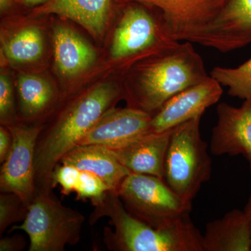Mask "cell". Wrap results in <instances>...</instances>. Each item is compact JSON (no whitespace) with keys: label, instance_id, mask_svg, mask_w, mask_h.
Instances as JSON below:
<instances>
[{"label":"cell","instance_id":"obj_26","mask_svg":"<svg viewBox=\"0 0 251 251\" xmlns=\"http://www.w3.org/2000/svg\"><path fill=\"white\" fill-rule=\"evenodd\" d=\"M26 244L25 239L21 234L3 237L0 240V251H21L24 250Z\"/></svg>","mask_w":251,"mask_h":251},{"label":"cell","instance_id":"obj_10","mask_svg":"<svg viewBox=\"0 0 251 251\" xmlns=\"http://www.w3.org/2000/svg\"><path fill=\"white\" fill-rule=\"evenodd\" d=\"M222 85L209 75L168 100L152 115L151 131H167L197 117L217 103L223 94Z\"/></svg>","mask_w":251,"mask_h":251},{"label":"cell","instance_id":"obj_1","mask_svg":"<svg viewBox=\"0 0 251 251\" xmlns=\"http://www.w3.org/2000/svg\"><path fill=\"white\" fill-rule=\"evenodd\" d=\"M209 75L193 43L177 41L135 66L126 87L128 107L153 115L172 97Z\"/></svg>","mask_w":251,"mask_h":251},{"label":"cell","instance_id":"obj_27","mask_svg":"<svg viewBox=\"0 0 251 251\" xmlns=\"http://www.w3.org/2000/svg\"><path fill=\"white\" fill-rule=\"evenodd\" d=\"M13 143L11 130L6 126L0 127V163L2 164L7 158Z\"/></svg>","mask_w":251,"mask_h":251},{"label":"cell","instance_id":"obj_19","mask_svg":"<svg viewBox=\"0 0 251 251\" xmlns=\"http://www.w3.org/2000/svg\"><path fill=\"white\" fill-rule=\"evenodd\" d=\"M17 88L20 110L25 120H33L42 115L54 101L55 97L52 86L38 75H20Z\"/></svg>","mask_w":251,"mask_h":251},{"label":"cell","instance_id":"obj_5","mask_svg":"<svg viewBox=\"0 0 251 251\" xmlns=\"http://www.w3.org/2000/svg\"><path fill=\"white\" fill-rule=\"evenodd\" d=\"M85 216L78 211L64 206L53 189L36 191L29 206L27 216L20 229L27 234L29 251H64L67 245L80 242Z\"/></svg>","mask_w":251,"mask_h":251},{"label":"cell","instance_id":"obj_29","mask_svg":"<svg viewBox=\"0 0 251 251\" xmlns=\"http://www.w3.org/2000/svg\"><path fill=\"white\" fill-rule=\"evenodd\" d=\"M49 0H22L23 4L27 6H34L36 5L44 4Z\"/></svg>","mask_w":251,"mask_h":251},{"label":"cell","instance_id":"obj_11","mask_svg":"<svg viewBox=\"0 0 251 251\" xmlns=\"http://www.w3.org/2000/svg\"><path fill=\"white\" fill-rule=\"evenodd\" d=\"M195 44L228 52L251 44V0H225L217 17Z\"/></svg>","mask_w":251,"mask_h":251},{"label":"cell","instance_id":"obj_25","mask_svg":"<svg viewBox=\"0 0 251 251\" xmlns=\"http://www.w3.org/2000/svg\"><path fill=\"white\" fill-rule=\"evenodd\" d=\"M14 98L12 86L7 75H0V119L1 125L9 126L15 122Z\"/></svg>","mask_w":251,"mask_h":251},{"label":"cell","instance_id":"obj_13","mask_svg":"<svg viewBox=\"0 0 251 251\" xmlns=\"http://www.w3.org/2000/svg\"><path fill=\"white\" fill-rule=\"evenodd\" d=\"M152 115L130 107L112 108L96 122L77 146L97 145L108 149L123 146L151 131Z\"/></svg>","mask_w":251,"mask_h":251},{"label":"cell","instance_id":"obj_20","mask_svg":"<svg viewBox=\"0 0 251 251\" xmlns=\"http://www.w3.org/2000/svg\"><path fill=\"white\" fill-rule=\"evenodd\" d=\"M44 38L40 29L27 27L18 31L3 46L8 59L13 62L25 63L38 60L44 52Z\"/></svg>","mask_w":251,"mask_h":251},{"label":"cell","instance_id":"obj_22","mask_svg":"<svg viewBox=\"0 0 251 251\" xmlns=\"http://www.w3.org/2000/svg\"><path fill=\"white\" fill-rule=\"evenodd\" d=\"M29 205L18 194L1 192L0 194V234L15 223L24 221Z\"/></svg>","mask_w":251,"mask_h":251},{"label":"cell","instance_id":"obj_17","mask_svg":"<svg viewBox=\"0 0 251 251\" xmlns=\"http://www.w3.org/2000/svg\"><path fill=\"white\" fill-rule=\"evenodd\" d=\"M110 9L111 0H49L34 13L56 14L72 20L99 37L105 30Z\"/></svg>","mask_w":251,"mask_h":251},{"label":"cell","instance_id":"obj_6","mask_svg":"<svg viewBox=\"0 0 251 251\" xmlns=\"http://www.w3.org/2000/svg\"><path fill=\"white\" fill-rule=\"evenodd\" d=\"M117 194L131 215L156 228L189 216L192 209V202L184 201L164 180L152 175L130 173Z\"/></svg>","mask_w":251,"mask_h":251},{"label":"cell","instance_id":"obj_23","mask_svg":"<svg viewBox=\"0 0 251 251\" xmlns=\"http://www.w3.org/2000/svg\"><path fill=\"white\" fill-rule=\"evenodd\" d=\"M111 188L101 178L88 171H81L76 191L77 200H90L92 205L101 202Z\"/></svg>","mask_w":251,"mask_h":251},{"label":"cell","instance_id":"obj_3","mask_svg":"<svg viewBox=\"0 0 251 251\" xmlns=\"http://www.w3.org/2000/svg\"><path fill=\"white\" fill-rule=\"evenodd\" d=\"M94 206L89 218L90 226L108 217L115 227V230L104 227L103 243L108 250L203 251L202 234L189 216L156 228L131 215L113 191H109L103 201Z\"/></svg>","mask_w":251,"mask_h":251},{"label":"cell","instance_id":"obj_14","mask_svg":"<svg viewBox=\"0 0 251 251\" xmlns=\"http://www.w3.org/2000/svg\"><path fill=\"white\" fill-rule=\"evenodd\" d=\"M172 130L148 132L123 146L110 150L130 173L152 175L163 179Z\"/></svg>","mask_w":251,"mask_h":251},{"label":"cell","instance_id":"obj_9","mask_svg":"<svg viewBox=\"0 0 251 251\" xmlns=\"http://www.w3.org/2000/svg\"><path fill=\"white\" fill-rule=\"evenodd\" d=\"M122 5L138 2L159 11L172 39L195 44L217 17L225 0H115Z\"/></svg>","mask_w":251,"mask_h":251},{"label":"cell","instance_id":"obj_4","mask_svg":"<svg viewBox=\"0 0 251 251\" xmlns=\"http://www.w3.org/2000/svg\"><path fill=\"white\" fill-rule=\"evenodd\" d=\"M201 117L173 128L164 163L163 180L175 193L192 202L211 179L212 162L201 133Z\"/></svg>","mask_w":251,"mask_h":251},{"label":"cell","instance_id":"obj_15","mask_svg":"<svg viewBox=\"0 0 251 251\" xmlns=\"http://www.w3.org/2000/svg\"><path fill=\"white\" fill-rule=\"evenodd\" d=\"M60 163L97 175L117 193L130 172L117 160L110 149L97 145H79L66 153Z\"/></svg>","mask_w":251,"mask_h":251},{"label":"cell","instance_id":"obj_30","mask_svg":"<svg viewBox=\"0 0 251 251\" xmlns=\"http://www.w3.org/2000/svg\"><path fill=\"white\" fill-rule=\"evenodd\" d=\"M14 0H0V10L1 12L6 11L11 7Z\"/></svg>","mask_w":251,"mask_h":251},{"label":"cell","instance_id":"obj_18","mask_svg":"<svg viewBox=\"0 0 251 251\" xmlns=\"http://www.w3.org/2000/svg\"><path fill=\"white\" fill-rule=\"evenodd\" d=\"M53 39L56 66L64 76H75L95 62L97 54L93 48L71 28L56 27Z\"/></svg>","mask_w":251,"mask_h":251},{"label":"cell","instance_id":"obj_8","mask_svg":"<svg viewBox=\"0 0 251 251\" xmlns=\"http://www.w3.org/2000/svg\"><path fill=\"white\" fill-rule=\"evenodd\" d=\"M6 126L11 130L13 143L1 164L0 191L16 193L29 206L36 193L34 155L36 141L44 125L14 123Z\"/></svg>","mask_w":251,"mask_h":251},{"label":"cell","instance_id":"obj_28","mask_svg":"<svg viewBox=\"0 0 251 251\" xmlns=\"http://www.w3.org/2000/svg\"><path fill=\"white\" fill-rule=\"evenodd\" d=\"M244 211L247 216L248 220H249L251 229V195L249 200H248L247 204H246L245 207H244Z\"/></svg>","mask_w":251,"mask_h":251},{"label":"cell","instance_id":"obj_16","mask_svg":"<svg viewBox=\"0 0 251 251\" xmlns=\"http://www.w3.org/2000/svg\"><path fill=\"white\" fill-rule=\"evenodd\" d=\"M203 251H251V229L244 210L234 209L208 223Z\"/></svg>","mask_w":251,"mask_h":251},{"label":"cell","instance_id":"obj_2","mask_svg":"<svg viewBox=\"0 0 251 251\" xmlns=\"http://www.w3.org/2000/svg\"><path fill=\"white\" fill-rule=\"evenodd\" d=\"M121 95L122 91L114 84H99L73 100L51 125H44L34 155L36 191L53 189L51 177L62 157L77 146Z\"/></svg>","mask_w":251,"mask_h":251},{"label":"cell","instance_id":"obj_21","mask_svg":"<svg viewBox=\"0 0 251 251\" xmlns=\"http://www.w3.org/2000/svg\"><path fill=\"white\" fill-rule=\"evenodd\" d=\"M209 75L227 87L231 97L244 100L251 99V57L236 68L215 67Z\"/></svg>","mask_w":251,"mask_h":251},{"label":"cell","instance_id":"obj_7","mask_svg":"<svg viewBox=\"0 0 251 251\" xmlns=\"http://www.w3.org/2000/svg\"><path fill=\"white\" fill-rule=\"evenodd\" d=\"M120 22L112 39L110 54L117 60L151 54L177 42L167 32L162 16L157 19L138 2L124 4Z\"/></svg>","mask_w":251,"mask_h":251},{"label":"cell","instance_id":"obj_12","mask_svg":"<svg viewBox=\"0 0 251 251\" xmlns=\"http://www.w3.org/2000/svg\"><path fill=\"white\" fill-rule=\"evenodd\" d=\"M218 120L213 128L210 150L216 156L242 155L251 173V99L240 107L220 103L216 108Z\"/></svg>","mask_w":251,"mask_h":251},{"label":"cell","instance_id":"obj_24","mask_svg":"<svg viewBox=\"0 0 251 251\" xmlns=\"http://www.w3.org/2000/svg\"><path fill=\"white\" fill-rule=\"evenodd\" d=\"M80 175L81 171L75 167L59 163L52 174V187L55 188L59 185L62 194L65 196L75 192L80 181Z\"/></svg>","mask_w":251,"mask_h":251}]
</instances>
